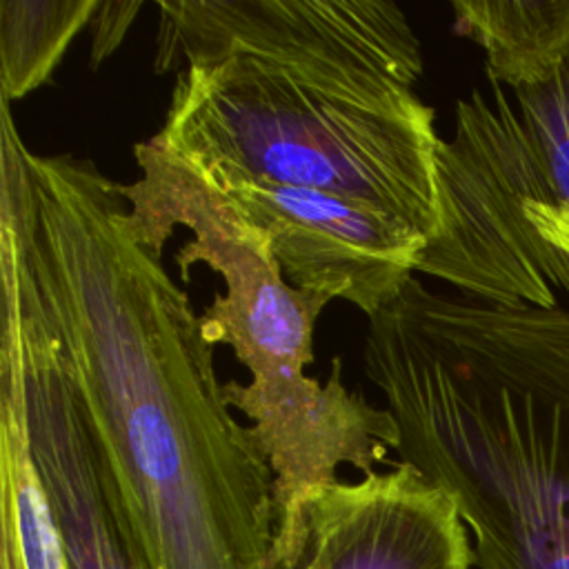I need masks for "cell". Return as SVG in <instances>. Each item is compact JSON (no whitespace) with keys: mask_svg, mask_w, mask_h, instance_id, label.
I'll return each mask as SVG.
<instances>
[{"mask_svg":"<svg viewBox=\"0 0 569 569\" xmlns=\"http://www.w3.org/2000/svg\"><path fill=\"white\" fill-rule=\"evenodd\" d=\"M140 178L120 184L133 236L158 256L182 227L191 238L176 251L180 284L193 264L224 282L200 313L209 342L229 345L251 380L222 382L227 402L251 429L276 476L278 545L273 569H289L302 533L309 496L338 480L340 467L362 476L387 462L400 431L389 413L342 380V358L325 382L307 376L313 327L327 296L291 287L264 236L247 224L220 191L184 158L149 138L133 147Z\"/></svg>","mask_w":569,"mask_h":569,"instance_id":"cell-4","label":"cell"},{"mask_svg":"<svg viewBox=\"0 0 569 569\" xmlns=\"http://www.w3.org/2000/svg\"><path fill=\"white\" fill-rule=\"evenodd\" d=\"M525 222L533 231L536 267L531 307L569 309V204H527Z\"/></svg>","mask_w":569,"mask_h":569,"instance_id":"cell-11","label":"cell"},{"mask_svg":"<svg viewBox=\"0 0 569 569\" xmlns=\"http://www.w3.org/2000/svg\"><path fill=\"white\" fill-rule=\"evenodd\" d=\"M0 522L13 531L24 569H69L29 449L22 336L16 316L4 318L0 356Z\"/></svg>","mask_w":569,"mask_h":569,"instance_id":"cell-9","label":"cell"},{"mask_svg":"<svg viewBox=\"0 0 569 569\" xmlns=\"http://www.w3.org/2000/svg\"><path fill=\"white\" fill-rule=\"evenodd\" d=\"M153 136L207 180L320 189L427 242L440 229L436 111L422 47L389 0H162Z\"/></svg>","mask_w":569,"mask_h":569,"instance_id":"cell-2","label":"cell"},{"mask_svg":"<svg viewBox=\"0 0 569 569\" xmlns=\"http://www.w3.org/2000/svg\"><path fill=\"white\" fill-rule=\"evenodd\" d=\"M98 7V0H0L2 102L24 98L49 82Z\"/></svg>","mask_w":569,"mask_h":569,"instance_id":"cell-10","label":"cell"},{"mask_svg":"<svg viewBox=\"0 0 569 569\" xmlns=\"http://www.w3.org/2000/svg\"><path fill=\"white\" fill-rule=\"evenodd\" d=\"M0 267L58 342L133 569H273L276 476L213 345L91 158L33 153L2 104Z\"/></svg>","mask_w":569,"mask_h":569,"instance_id":"cell-1","label":"cell"},{"mask_svg":"<svg viewBox=\"0 0 569 569\" xmlns=\"http://www.w3.org/2000/svg\"><path fill=\"white\" fill-rule=\"evenodd\" d=\"M140 9H142L140 2H100L93 16V44H91L93 67H98L120 47Z\"/></svg>","mask_w":569,"mask_h":569,"instance_id":"cell-12","label":"cell"},{"mask_svg":"<svg viewBox=\"0 0 569 569\" xmlns=\"http://www.w3.org/2000/svg\"><path fill=\"white\" fill-rule=\"evenodd\" d=\"M456 102L438 147L440 229L416 271L493 305H529L536 242L525 207L569 204V47L516 87Z\"/></svg>","mask_w":569,"mask_h":569,"instance_id":"cell-5","label":"cell"},{"mask_svg":"<svg viewBox=\"0 0 569 569\" xmlns=\"http://www.w3.org/2000/svg\"><path fill=\"white\" fill-rule=\"evenodd\" d=\"M469 529L453 498L411 465L336 480L305 502L289 569H471Z\"/></svg>","mask_w":569,"mask_h":569,"instance_id":"cell-7","label":"cell"},{"mask_svg":"<svg viewBox=\"0 0 569 569\" xmlns=\"http://www.w3.org/2000/svg\"><path fill=\"white\" fill-rule=\"evenodd\" d=\"M362 365L400 462L453 498L478 569H569V309L411 278L369 318Z\"/></svg>","mask_w":569,"mask_h":569,"instance_id":"cell-3","label":"cell"},{"mask_svg":"<svg viewBox=\"0 0 569 569\" xmlns=\"http://www.w3.org/2000/svg\"><path fill=\"white\" fill-rule=\"evenodd\" d=\"M0 569H24L16 536L4 522H0Z\"/></svg>","mask_w":569,"mask_h":569,"instance_id":"cell-13","label":"cell"},{"mask_svg":"<svg viewBox=\"0 0 569 569\" xmlns=\"http://www.w3.org/2000/svg\"><path fill=\"white\" fill-rule=\"evenodd\" d=\"M209 182L264 236L291 287L351 302L367 318L405 289L427 244L402 222L338 193L260 180Z\"/></svg>","mask_w":569,"mask_h":569,"instance_id":"cell-6","label":"cell"},{"mask_svg":"<svg viewBox=\"0 0 569 569\" xmlns=\"http://www.w3.org/2000/svg\"><path fill=\"white\" fill-rule=\"evenodd\" d=\"M22 336L29 449L69 569H133L104 491L102 465L60 349L38 309L4 282Z\"/></svg>","mask_w":569,"mask_h":569,"instance_id":"cell-8","label":"cell"}]
</instances>
